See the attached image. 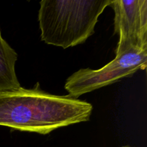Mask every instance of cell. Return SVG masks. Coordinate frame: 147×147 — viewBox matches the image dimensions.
I'll return each instance as SVG.
<instances>
[{
    "instance_id": "6da1fadb",
    "label": "cell",
    "mask_w": 147,
    "mask_h": 147,
    "mask_svg": "<svg viewBox=\"0 0 147 147\" xmlns=\"http://www.w3.org/2000/svg\"><path fill=\"white\" fill-rule=\"evenodd\" d=\"M93 106L68 96L47 93L37 83L32 89L20 87L0 93V126L47 134L59 128L88 121Z\"/></svg>"
},
{
    "instance_id": "7a4b0ae2",
    "label": "cell",
    "mask_w": 147,
    "mask_h": 147,
    "mask_svg": "<svg viewBox=\"0 0 147 147\" xmlns=\"http://www.w3.org/2000/svg\"><path fill=\"white\" fill-rule=\"evenodd\" d=\"M111 0H42L38 21L42 40L66 49L94 33L99 16Z\"/></svg>"
},
{
    "instance_id": "3957f363",
    "label": "cell",
    "mask_w": 147,
    "mask_h": 147,
    "mask_svg": "<svg viewBox=\"0 0 147 147\" xmlns=\"http://www.w3.org/2000/svg\"><path fill=\"white\" fill-rule=\"evenodd\" d=\"M147 50L132 49L98 70L80 69L66 80L65 89L68 96L78 98L80 96L129 77L139 70H145Z\"/></svg>"
},
{
    "instance_id": "277c9868",
    "label": "cell",
    "mask_w": 147,
    "mask_h": 147,
    "mask_svg": "<svg viewBox=\"0 0 147 147\" xmlns=\"http://www.w3.org/2000/svg\"><path fill=\"white\" fill-rule=\"evenodd\" d=\"M114 32L119 35L116 57L132 50H147V1L115 0Z\"/></svg>"
},
{
    "instance_id": "5b68a950",
    "label": "cell",
    "mask_w": 147,
    "mask_h": 147,
    "mask_svg": "<svg viewBox=\"0 0 147 147\" xmlns=\"http://www.w3.org/2000/svg\"><path fill=\"white\" fill-rule=\"evenodd\" d=\"M17 54L1 37L0 30V93L20 88L15 73Z\"/></svg>"
},
{
    "instance_id": "8992f818",
    "label": "cell",
    "mask_w": 147,
    "mask_h": 147,
    "mask_svg": "<svg viewBox=\"0 0 147 147\" xmlns=\"http://www.w3.org/2000/svg\"><path fill=\"white\" fill-rule=\"evenodd\" d=\"M121 147H132V146H121Z\"/></svg>"
}]
</instances>
